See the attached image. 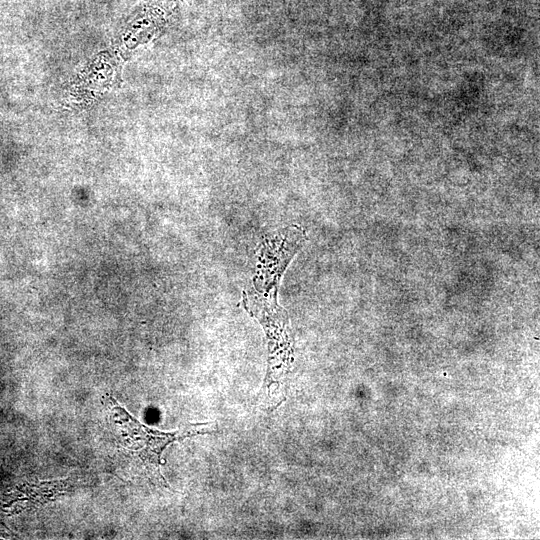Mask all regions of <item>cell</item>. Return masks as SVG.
Returning a JSON list of instances; mask_svg holds the SVG:
<instances>
[{"instance_id":"6da1fadb","label":"cell","mask_w":540,"mask_h":540,"mask_svg":"<svg viewBox=\"0 0 540 540\" xmlns=\"http://www.w3.org/2000/svg\"><path fill=\"white\" fill-rule=\"evenodd\" d=\"M110 403L111 418L120 426L127 449L138 455L156 480L166 484L165 478L160 473V458L163 450L177 439L200 433L198 427L192 426L175 432L152 430L134 419L114 399H111Z\"/></svg>"}]
</instances>
